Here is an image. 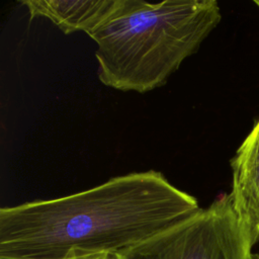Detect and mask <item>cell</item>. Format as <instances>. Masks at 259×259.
Here are the masks:
<instances>
[{
    "label": "cell",
    "instance_id": "obj_1",
    "mask_svg": "<svg viewBox=\"0 0 259 259\" xmlns=\"http://www.w3.org/2000/svg\"><path fill=\"white\" fill-rule=\"evenodd\" d=\"M200 209L155 170L110 178L70 195L0 209V259H82L116 254Z\"/></svg>",
    "mask_w": 259,
    "mask_h": 259
},
{
    "label": "cell",
    "instance_id": "obj_2",
    "mask_svg": "<svg viewBox=\"0 0 259 259\" xmlns=\"http://www.w3.org/2000/svg\"><path fill=\"white\" fill-rule=\"evenodd\" d=\"M221 18L215 0H132L124 12L90 36L100 82L139 93L163 86Z\"/></svg>",
    "mask_w": 259,
    "mask_h": 259
},
{
    "label": "cell",
    "instance_id": "obj_3",
    "mask_svg": "<svg viewBox=\"0 0 259 259\" xmlns=\"http://www.w3.org/2000/svg\"><path fill=\"white\" fill-rule=\"evenodd\" d=\"M252 244L231 194L173 227L116 253L118 259H252Z\"/></svg>",
    "mask_w": 259,
    "mask_h": 259
},
{
    "label": "cell",
    "instance_id": "obj_4",
    "mask_svg": "<svg viewBox=\"0 0 259 259\" xmlns=\"http://www.w3.org/2000/svg\"><path fill=\"white\" fill-rule=\"evenodd\" d=\"M132 0H25L29 18L51 20L65 34L83 31L91 36L107 22L124 12Z\"/></svg>",
    "mask_w": 259,
    "mask_h": 259
},
{
    "label": "cell",
    "instance_id": "obj_5",
    "mask_svg": "<svg viewBox=\"0 0 259 259\" xmlns=\"http://www.w3.org/2000/svg\"><path fill=\"white\" fill-rule=\"evenodd\" d=\"M235 210L252 246L259 239V120L232 160Z\"/></svg>",
    "mask_w": 259,
    "mask_h": 259
},
{
    "label": "cell",
    "instance_id": "obj_6",
    "mask_svg": "<svg viewBox=\"0 0 259 259\" xmlns=\"http://www.w3.org/2000/svg\"><path fill=\"white\" fill-rule=\"evenodd\" d=\"M82 259H118L116 254H110V253H104V254H98V255H94V256H90V257H86V258H82Z\"/></svg>",
    "mask_w": 259,
    "mask_h": 259
},
{
    "label": "cell",
    "instance_id": "obj_7",
    "mask_svg": "<svg viewBox=\"0 0 259 259\" xmlns=\"http://www.w3.org/2000/svg\"><path fill=\"white\" fill-rule=\"evenodd\" d=\"M255 4L259 7V0H256V1H255Z\"/></svg>",
    "mask_w": 259,
    "mask_h": 259
},
{
    "label": "cell",
    "instance_id": "obj_8",
    "mask_svg": "<svg viewBox=\"0 0 259 259\" xmlns=\"http://www.w3.org/2000/svg\"><path fill=\"white\" fill-rule=\"evenodd\" d=\"M257 259H259V255H258V257H257Z\"/></svg>",
    "mask_w": 259,
    "mask_h": 259
}]
</instances>
